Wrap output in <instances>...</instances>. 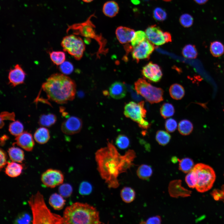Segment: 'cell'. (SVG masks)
Here are the masks:
<instances>
[{
  "label": "cell",
  "instance_id": "52a82bcc",
  "mask_svg": "<svg viewBox=\"0 0 224 224\" xmlns=\"http://www.w3.org/2000/svg\"><path fill=\"white\" fill-rule=\"evenodd\" d=\"M146 113L144 101L138 103L130 101L126 104L124 107V114L125 116L137 123L139 126L142 129H147L150 125L144 119Z\"/></svg>",
  "mask_w": 224,
  "mask_h": 224
},
{
  "label": "cell",
  "instance_id": "cb8c5ba5",
  "mask_svg": "<svg viewBox=\"0 0 224 224\" xmlns=\"http://www.w3.org/2000/svg\"><path fill=\"white\" fill-rule=\"evenodd\" d=\"M8 152L10 159L12 161L21 163L24 159V153L21 148L13 147L9 148Z\"/></svg>",
  "mask_w": 224,
  "mask_h": 224
},
{
  "label": "cell",
  "instance_id": "d590c367",
  "mask_svg": "<svg viewBox=\"0 0 224 224\" xmlns=\"http://www.w3.org/2000/svg\"><path fill=\"white\" fill-rule=\"evenodd\" d=\"M23 130V124L18 120L14 121L9 126L8 130L10 133L16 137L22 133Z\"/></svg>",
  "mask_w": 224,
  "mask_h": 224
},
{
  "label": "cell",
  "instance_id": "f1b7e54d",
  "mask_svg": "<svg viewBox=\"0 0 224 224\" xmlns=\"http://www.w3.org/2000/svg\"><path fill=\"white\" fill-rule=\"evenodd\" d=\"M120 196L124 202L129 203L134 200L135 197V192L134 189L130 187H124L120 191Z\"/></svg>",
  "mask_w": 224,
  "mask_h": 224
},
{
  "label": "cell",
  "instance_id": "836d02e7",
  "mask_svg": "<svg viewBox=\"0 0 224 224\" xmlns=\"http://www.w3.org/2000/svg\"><path fill=\"white\" fill-rule=\"evenodd\" d=\"M51 60L57 65H59L63 63L65 59V53L61 51H53L49 53Z\"/></svg>",
  "mask_w": 224,
  "mask_h": 224
},
{
  "label": "cell",
  "instance_id": "7bdbcfd3",
  "mask_svg": "<svg viewBox=\"0 0 224 224\" xmlns=\"http://www.w3.org/2000/svg\"><path fill=\"white\" fill-rule=\"evenodd\" d=\"M15 114L14 112L10 113L7 111L2 112L0 115V128H2L4 125V120H8L14 121L15 120Z\"/></svg>",
  "mask_w": 224,
  "mask_h": 224
},
{
  "label": "cell",
  "instance_id": "30bf717a",
  "mask_svg": "<svg viewBox=\"0 0 224 224\" xmlns=\"http://www.w3.org/2000/svg\"><path fill=\"white\" fill-rule=\"evenodd\" d=\"M148 40L152 44L161 45L171 41V36L168 32H164L156 25L148 27L146 30Z\"/></svg>",
  "mask_w": 224,
  "mask_h": 224
},
{
  "label": "cell",
  "instance_id": "ac0fdd59",
  "mask_svg": "<svg viewBox=\"0 0 224 224\" xmlns=\"http://www.w3.org/2000/svg\"><path fill=\"white\" fill-rule=\"evenodd\" d=\"M110 94L114 99H119L124 97L126 94V87L123 83L116 81L110 87Z\"/></svg>",
  "mask_w": 224,
  "mask_h": 224
},
{
  "label": "cell",
  "instance_id": "603a6c76",
  "mask_svg": "<svg viewBox=\"0 0 224 224\" xmlns=\"http://www.w3.org/2000/svg\"><path fill=\"white\" fill-rule=\"evenodd\" d=\"M50 138L48 130L44 127L38 128L34 134V138L35 141L40 144L46 143L49 140Z\"/></svg>",
  "mask_w": 224,
  "mask_h": 224
},
{
  "label": "cell",
  "instance_id": "816d5d0a",
  "mask_svg": "<svg viewBox=\"0 0 224 224\" xmlns=\"http://www.w3.org/2000/svg\"><path fill=\"white\" fill-rule=\"evenodd\" d=\"M8 139V137L6 135H4L0 138V144L1 146H3L4 145L5 142L6 140Z\"/></svg>",
  "mask_w": 224,
  "mask_h": 224
},
{
  "label": "cell",
  "instance_id": "681fc988",
  "mask_svg": "<svg viewBox=\"0 0 224 224\" xmlns=\"http://www.w3.org/2000/svg\"><path fill=\"white\" fill-rule=\"evenodd\" d=\"M161 222V218L160 216H156L150 217L146 221L142 222V223L149 224H160Z\"/></svg>",
  "mask_w": 224,
  "mask_h": 224
},
{
  "label": "cell",
  "instance_id": "e0dca14e",
  "mask_svg": "<svg viewBox=\"0 0 224 224\" xmlns=\"http://www.w3.org/2000/svg\"><path fill=\"white\" fill-rule=\"evenodd\" d=\"M135 32L133 29L123 26L118 27L115 31L116 37L121 43L125 44L130 42Z\"/></svg>",
  "mask_w": 224,
  "mask_h": 224
},
{
  "label": "cell",
  "instance_id": "f907efd6",
  "mask_svg": "<svg viewBox=\"0 0 224 224\" xmlns=\"http://www.w3.org/2000/svg\"><path fill=\"white\" fill-rule=\"evenodd\" d=\"M0 169L1 170L7 163V155L6 152L2 149L0 150Z\"/></svg>",
  "mask_w": 224,
  "mask_h": 224
},
{
  "label": "cell",
  "instance_id": "7dc6e473",
  "mask_svg": "<svg viewBox=\"0 0 224 224\" xmlns=\"http://www.w3.org/2000/svg\"><path fill=\"white\" fill-rule=\"evenodd\" d=\"M31 218L29 215L24 213L19 215L16 219L15 222L19 224H29Z\"/></svg>",
  "mask_w": 224,
  "mask_h": 224
},
{
  "label": "cell",
  "instance_id": "74e56055",
  "mask_svg": "<svg viewBox=\"0 0 224 224\" xmlns=\"http://www.w3.org/2000/svg\"><path fill=\"white\" fill-rule=\"evenodd\" d=\"M147 36L144 31L139 30L135 32L134 36L131 41L133 47H135L147 39Z\"/></svg>",
  "mask_w": 224,
  "mask_h": 224
},
{
  "label": "cell",
  "instance_id": "d4e9b609",
  "mask_svg": "<svg viewBox=\"0 0 224 224\" xmlns=\"http://www.w3.org/2000/svg\"><path fill=\"white\" fill-rule=\"evenodd\" d=\"M169 93L171 97L176 100L182 99L185 94V91L183 87L178 83H175L170 87Z\"/></svg>",
  "mask_w": 224,
  "mask_h": 224
},
{
  "label": "cell",
  "instance_id": "9a60e30c",
  "mask_svg": "<svg viewBox=\"0 0 224 224\" xmlns=\"http://www.w3.org/2000/svg\"><path fill=\"white\" fill-rule=\"evenodd\" d=\"M26 73L21 66L16 64L11 69L8 75L9 83L12 87H15L24 82Z\"/></svg>",
  "mask_w": 224,
  "mask_h": 224
},
{
  "label": "cell",
  "instance_id": "ba28073f",
  "mask_svg": "<svg viewBox=\"0 0 224 224\" xmlns=\"http://www.w3.org/2000/svg\"><path fill=\"white\" fill-rule=\"evenodd\" d=\"M61 44L63 50L76 59L80 60L82 57L85 47L80 37L73 35H68L63 39Z\"/></svg>",
  "mask_w": 224,
  "mask_h": 224
},
{
  "label": "cell",
  "instance_id": "b9f144b4",
  "mask_svg": "<svg viewBox=\"0 0 224 224\" xmlns=\"http://www.w3.org/2000/svg\"><path fill=\"white\" fill-rule=\"evenodd\" d=\"M92 190V185L88 182L83 181L80 185L79 192L81 195H89L91 193Z\"/></svg>",
  "mask_w": 224,
  "mask_h": 224
},
{
  "label": "cell",
  "instance_id": "83f0119b",
  "mask_svg": "<svg viewBox=\"0 0 224 224\" xmlns=\"http://www.w3.org/2000/svg\"><path fill=\"white\" fill-rule=\"evenodd\" d=\"M179 162V169L185 173H188L193 169L194 165V161L191 159L185 157L181 159L178 158Z\"/></svg>",
  "mask_w": 224,
  "mask_h": 224
},
{
  "label": "cell",
  "instance_id": "7a4b0ae2",
  "mask_svg": "<svg viewBox=\"0 0 224 224\" xmlns=\"http://www.w3.org/2000/svg\"><path fill=\"white\" fill-rule=\"evenodd\" d=\"M76 88L75 83L72 79L59 73L51 75L42 86L48 99L60 104L72 100Z\"/></svg>",
  "mask_w": 224,
  "mask_h": 224
},
{
  "label": "cell",
  "instance_id": "f35d334b",
  "mask_svg": "<svg viewBox=\"0 0 224 224\" xmlns=\"http://www.w3.org/2000/svg\"><path fill=\"white\" fill-rule=\"evenodd\" d=\"M58 191L59 194L63 197L68 198L72 194L73 189L72 186L69 184H62L59 187Z\"/></svg>",
  "mask_w": 224,
  "mask_h": 224
},
{
  "label": "cell",
  "instance_id": "c3c4849f",
  "mask_svg": "<svg viewBox=\"0 0 224 224\" xmlns=\"http://www.w3.org/2000/svg\"><path fill=\"white\" fill-rule=\"evenodd\" d=\"M214 199L216 200L224 201V186L221 189H214L211 193Z\"/></svg>",
  "mask_w": 224,
  "mask_h": 224
},
{
  "label": "cell",
  "instance_id": "9c48e42d",
  "mask_svg": "<svg viewBox=\"0 0 224 224\" xmlns=\"http://www.w3.org/2000/svg\"><path fill=\"white\" fill-rule=\"evenodd\" d=\"M90 20L81 24L75 25L73 29L75 30V34H80L86 38L95 39L98 42L100 47L99 52H103L105 51V47L106 42L102 37L96 34L93 29L94 26Z\"/></svg>",
  "mask_w": 224,
  "mask_h": 224
},
{
  "label": "cell",
  "instance_id": "44dd1931",
  "mask_svg": "<svg viewBox=\"0 0 224 224\" xmlns=\"http://www.w3.org/2000/svg\"><path fill=\"white\" fill-rule=\"evenodd\" d=\"M119 10L118 4L114 1H109L105 2L102 8L104 14L110 17H113L116 16Z\"/></svg>",
  "mask_w": 224,
  "mask_h": 224
},
{
  "label": "cell",
  "instance_id": "ee69618b",
  "mask_svg": "<svg viewBox=\"0 0 224 224\" xmlns=\"http://www.w3.org/2000/svg\"><path fill=\"white\" fill-rule=\"evenodd\" d=\"M154 19L158 21H163L166 19L167 14L165 11L160 7L156 8L153 12Z\"/></svg>",
  "mask_w": 224,
  "mask_h": 224
},
{
  "label": "cell",
  "instance_id": "d6986e66",
  "mask_svg": "<svg viewBox=\"0 0 224 224\" xmlns=\"http://www.w3.org/2000/svg\"><path fill=\"white\" fill-rule=\"evenodd\" d=\"M176 184L175 181H172L169 186V192L170 194L172 197H183L190 196L191 191L184 188L181 185V182L180 180H176Z\"/></svg>",
  "mask_w": 224,
  "mask_h": 224
},
{
  "label": "cell",
  "instance_id": "db71d44e",
  "mask_svg": "<svg viewBox=\"0 0 224 224\" xmlns=\"http://www.w3.org/2000/svg\"><path fill=\"white\" fill-rule=\"evenodd\" d=\"M132 2L134 4H137L139 3V1L138 0H132Z\"/></svg>",
  "mask_w": 224,
  "mask_h": 224
},
{
  "label": "cell",
  "instance_id": "f5cc1de1",
  "mask_svg": "<svg viewBox=\"0 0 224 224\" xmlns=\"http://www.w3.org/2000/svg\"><path fill=\"white\" fill-rule=\"evenodd\" d=\"M209 0H194V1L197 4L202 5L206 3Z\"/></svg>",
  "mask_w": 224,
  "mask_h": 224
},
{
  "label": "cell",
  "instance_id": "7c38bea8",
  "mask_svg": "<svg viewBox=\"0 0 224 224\" xmlns=\"http://www.w3.org/2000/svg\"><path fill=\"white\" fill-rule=\"evenodd\" d=\"M154 49L153 44L147 39L133 48V58L137 62L140 60L148 59Z\"/></svg>",
  "mask_w": 224,
  "mask_h": 224
},
{
  "label": "cell",
  "instance_id": "5bb4252c",
  "mask_svg": "<svg viewBox=\"0 0 224 224\" xmlns=\"http://www.w3.org/2000/svg\"><path fill=\"white\" fill-rule=\"evenodd\" d=\"M142 73L147 79L155 82H159L162 76L161 67L152 62H149L142 68Z\"/></svg>",
  "mask_w": 224,
  "mask_h": 224
},
{
  "label": "cell",
  "instance_id": "60d3db41",
  "mask_svg": "<svg viewBox=\"0 0 224 224\" xmlns=\"http://www.w3.org/2000/svg\"><path fill=\"white\" fill-rule=\"evenodd\" d=\"M185 180L189 187L195 188L197 183V177L196 173L193 169L188 173L185 177Z\"/></svg>",
  "mask_w": 224,
  "mask_h": 224
},
{
  "label": "cell",
  "instance_id": "11a10c76",
  "mask_svg": "<svg viewBox=\"0 0 224 224\" xmlns=\"http://www.w3.org/2000/svg\"><path fill=\"white\" fill-rule=\"evenodd\" d=\"M85 2H90L92 1L93 0H82Z\"/></svg>",
  "mask_w": 224,
  "mask_h": 224
},
{
  "label": "cell",
  "instance_id": "277c9868",
  "mask_svg": "<svg viewBox=\"0 0 224 224\" xmlns=\"http://www.w3.org/2000/svg\"><path fill=\"white\" fill-rule=\"evenodd\" d=\"M28 203L32 213L33 224H64L63 217L52 212L48 208L40 192L32 194Z\"/></svg>",
  "mask_w": 224,
  "mask_h": 224
},
{
  "label": "cell",
  "instance_id": "1f68e13d",
  "mask_svg": "<svg viewBox=\"0 0 224 224\" xmlns=\"http://www.w3.org/2000/svg\"><path fill=\"white\" fill-rule=\"evenodd\" d=\"M182 54L183 56L188 58L194 59L198 55V52L194 45L188 44L183 48Z\"/></svg>",
  "mask_w": 224,
  "mask_h": 224
},
{
  "label": "cell",
  "instance_id": "f6af8a7d",
  "mask_svg": "<svg viewBox=\"0 0 224 224\" xmlns=\"http://www.w3.org/2000/svg\"><path fill=\"white\" fill-rule=\"evenodd\" d=\"M59 69L60 71L65 74L71 73L73 70V66L69 62L65 61L60 65Z\"/></svg>",
  "mask_w": 224,
  "mask_h": 224
},
{
  "label": "cell",
  "instance_id": "f546056e",
  "mask_svg": "<svg viewBox=\"0 0 224 224\" xmlns=\"http://www.w3.org/2000/svg\"><path fill=\"white\" fill-rule=\"evenodd\" d=\"M210 51L213 56L215 57H219L224 53V45L219 41H213L211 43Z\"/></svg>",
  "mask_w": 224,
  "mask_h": 224
},
{
  "label": "cell",
  "instance_id": "ffe728a7",
  "mask_svg": "<svg viewBox=\"0 0 224 224\" xmlns=\"http://www.w3.org/2000/svg\"><path fill=\"white\" fill-rule=\"evenodd\" d=\"M23 168L22 165L18 163L12 161L7 162L5 172L8 176L15 178L19 176L21 174Z\"/></svg>",
  "mask_w": 224,
  "mask_h": 224
},
{
  "label": "cell",
  "instance_id": "8992f818",
  "mask_svg": "<svg viewBox=\"0 0 224 224\" xmlns=\"http://www.w3.org/2000/svg\"><path fill=\"white\" fill-rule=\"evenodd\" d=\"M136 92L151 104L158 103L163 100V91L154 86L144 79L139 78L134 83Z\"/></svg>",
  "mask_w": 224,
  "mask_h": 224
},
{
  "label": "cell",
  "instance_id": "8fae6325",
  "mask_svg": "<svg viewBox=\"0 0 224 224\" xmlns=\"http://www.w3.org/2000/svg\"><path fill=\"white\" fill-rule=\"evenodd\" d=\"M63 175L60 170L52 169L47 170L41 175V180L46 186L54 188L63 183Z\"/></svg>",
  "mask_w": 224,
  "mask_h": 224
},
{
  "label": "cell",
  "instance_id": "5b68a950",
  "mask_svg": "<svg viewBox=\"0 0 224 224\" xmlns=\"http://www.w3.org/2000/svg\"><path fill=\"white\" fill-rule=\"evenodd\" d=\"M193 169L197 177L195 187L197 190L203 193L210 189L216 179V174L213 169L208 165L198 163L194 165Z\"/></svg>",
  "mask_w": 224,
  "mask_h": 224
},
{
  "label": "cell",
  "instance_id": "6da1fadb",
  "mask_svg": "<svg viewBox=\"0 0 224 224\" xmlns=\"http://www.w3.org/2000/svg\"><path fill=\"white\" fill-rule=\"evenodd\" d=\"M136 157L135 152L132 150L120 155L113 142L109 141L106 147L97 150L95 154L97 170L109 188L116 189L119 186L118 177L132 166Z\"/></svg>",
  "mask_w": 224,
  "mask_h": 224
},
{
  "label": "cell",
  "instance_id": "4316f807",
  "mask_svg": "<svg viewBox=\"0 0 224 224\" xmlns=\"http://www.w3.org/2000/svg\"><path fill=\"white\" fill-rule=\"evenodd\" d=\"M193 129V125L189 120L183 119L181 120L178 125V130L180 133L184 136L190 134Z\"/></svg>",
  "mask_w": 224,
  "mask_h": 224
},
{
  "label": "cell",
  "instance_id": "8d00e7d4",
  "mask_svg": "<svg viewBox=\"0 0 224 224\" xmlns=\"http://www.w3.org/2000/svg\"><path fill=\"white\" fill-rule=\"evenodd\" d=\"M115 143L117 147L119 149H124L129 146L130 141L127 136L124 134H120L116 138Z\"/></svg>",
  "mask_w": 224,
  "mask_h": 224
},
{
  "label": "cell",
  "instance_id": "4fadbf2b",
  "mask_svg": "<svg viewBox=\"0 0 224 224\" xmlns=\"http://www.w3.org/2000/svg\"><path fill=\"white\" fill-rule=\"evenodd\" d=\"M82 126V122L80 118L72 116L68 118L63 122L61 129L65 134L72 135L80 132Z\"/></svg>",
  "mask_w": 224,
  "mask_h": 224
},
{
  "label": "cell",
  "instance_id": "ab89813d",
  "mask_svg": "<svg viewBox=\"0 0 224 224\" xmlns=\"http://www.w3.org/2000/svg\"><path fill=\"white\" fill-rule=\"evenodd\" d=\"M181 25L184 27L189 28L194 23V18L190 14L184 13L182 15L179 19Z\"/></svg>",
  "mask_w": 224,
  "mask_h": 224
},
{
  "label": "cell",
  "instance_id": "3957f363",
  "mask_svg": "<svg viewBox=\"0 0 224 224\" xmlns=\"http://www.w3.org/2000/svg\"><path fill=\"white\" fill-rule=\"evenodd\" d=\"M64 224H100L99 213L87 203L76 202L67 207L63 214Z\"/></svg>",
  "mask_w": 224,
  "mask_h": 224
},
{
  "label": "cell",
  "instance_id": "e575fe53",
  "mask_svg": "<svg viewBox=\"0 0 224 224\" xmlns=\"http://www.w3.org/2000/svg\"><path fill=\"white\" fill-rule=\"evenodd\" d=\"M171 138L170 135L166 131L159 130L156 133V140L161 145L165 146L167 144L170 142Z\"/></svg>",
  "mask_w": 224,
  "mask_h": 224
},
{
  "label": "cell",
  "instance_id": "9f6ffc18",
  "mask_svg": "<svg viewBox=\"0 0 224 224\" xmlns=\"http://www.w3.org/2000/svg\"><path fill=\"white\" fill-rule=\"evenodd\" d=\"M164 0V1H170L171 0Z\"/></svg>",
  "mask_w": 224,
  "mask_h": 224
},
{
  "label": "cell",
  "instance_id": "484cf974",
  "mask_svg": "<svg viewBox=\"0 0 224 224\" xmlns=\"http://www.w3.org/2000/svg\"><path fill=\"white\" fill-rule=\"evenodd\" d=\"M57 121L56 116L51 113L41 115L39 118L38 123L44 127H49L54 124Z\"/></svg>",
  "mask_w": 224,
  "mask_h": 224
},
{
  "label": "cell",
  "instance_id": "7402d4cb",
  "mask_svg": "<svg viewBox=\"0 0 224 224\" xmlns=\"http://www.w3.org/2000/svg\"><path fill=\"white\" fill-rule=\"evenodd\" d=\"M60 194L54 193L50 196L49 202L55 210H59L63 209L65 204L66 200Z\"/></svg>",
  "mask_w": 224,
  "mask_h": 224
},
{
  "label": "cell",
  "instance_id": "4dcf8cb0",
  "mask_svg": "<svg viewBox=\"0 0 224 224\" xmlns=\"http://www.w3.org/2000/svg\"><path fill=\"white\" fill-rule=\"evenodd\" d=\"M137 173L138 176L140 179L144 180H147L152 175V170L150 166L142 164L138 167Z\"/></svg>",
  "mask_w": 224,
  "mask_h": 224
},
{
  "label": "cell",
  "instance_id": "bcb514c9",
  "mask_svg": "<svg viewBox=\"0 0 224 224\" xmlns=\"http://www.w3.org/2000/svg\"><path fill=\"white\" fill-rule=\"evenodd\" d=\"M177 126V122L173 118H170L166 120L165 123V127L166 130L170 133L174 132Z\"/></svg>",
  "mask_w": 224,
  "mask_h": 224
},
{
  "label": "cell",
  "instance_id": "2e32d148",
  "mask_svg": "<svg viewBox=\"0 0 224 224\" xmlns=\"http://www.w3.org/2000/svg\"><path fill=\"white\" fill-rule=\"evenodd\" d=\"M15 144L28 152L33 150L35 145L34 141L32 134L27 132H23L16 137Z\"/></svg>",
  "mask_w": 224,
  "mask_h": 224
},
{
  "label": "cell",
  "instance_id": "d6a6232c",
  "mask_svg": "<svg viewBox=\"0 0 224 224\" xmlns=\"http://www.w3.org/2000/svg\"><path fill=\"white\" fill-rule=\"evenodd\" d=\"M175 112L173 105L169 103H163L160 109V113L161 116L166 119L172 116Z\"/></svg>",
  "mask_w": 224,
  "mask_h": 224
}]
</instances>
